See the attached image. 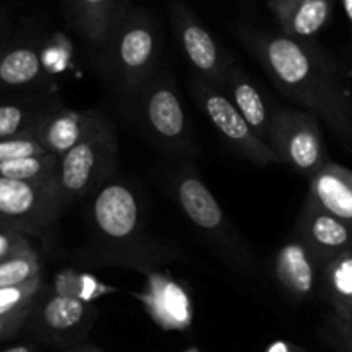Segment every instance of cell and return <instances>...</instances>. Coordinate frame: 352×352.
<instances>
[{"instance_id":"obj_1","label":"cell","mask_w":352,"mask_h":352,"mask_svg":"<svg viewBox=\"0 0 352 352\" xmlns=\"http://www.w3.org/2000/svg\"><path fill=\"white\" fill-rule=\"evenodd\" d=\"M239 38L280 91L352 146V96L342 69L325 52L309 40L253 28H239Z\"/></svg>"},{"instance_id":"obj_2","label":"cell","mask_w":352,"mask_h":352,"mask_svg":"<svg viewBox=\"0 0 352 352\" xmlns=\"http://www.w3.org/2000/svg\"><path fill=\"white\" fill-rule=\"evenodd\" d=\"M160 33L150 14L127 10L102 52V65L110 81L131 98L157 72Z\"/></svg>"},{"instance_id":"obj_3","label":"cell","mask_w":352,"mask_h":352,"mask_svg":"<svg viewBox=\"0 0 352 352\" xmlns=\"http://www.w3.org/2000/svg\"><path fill=\"white\" fill-rule=\"evenodd\" d=\"M172 182L175 199L196 230L201 232L234 267L246 274H253L256 263L250 248L236 232L205 182L192 172H177Z\"/></svg>"},{"instance_id":"obj_4","label":"cell","mask_w":352,"mask_h":352,"mask_svg":"<svg viewBox=\"0 0 352 352\" xmlns=\"http://www.w3.org/2000/svg\"><path fill=\"white\" fill-rule=\"evenodd\" d=\"M129 100L136 107L134 112L141 127L155 144L175 157L195 153L189 120L170 76L157 71Z\"/></svg>"},{"instance_id":"obj_5","label":"cell","mask_w":352,"mask_h":352,"mask_svg":"<svg viewBox=\"0 0 352 352\" xmlns=\"http://www.w3.org/2000/svg\"><path fill=\"white\" fill-rule=\"evenodd\" d=\"M89 213L96 237L107 251L143 250L140 244L144 226L143 199L129 182L113 177L107 181L93 196Z\"/></svg>"},{"instance_id":"obj_6","label":"cell","mask_w":352,"mask_h":352,"mask_svg":"<svg viewBox=\"0 0 352 352\" xmlns=\"http://www.w3.org/2000/svg\"><path fill=\"white\" fill-rule=\"evenodd\" d=\"M117 136L109 126L58 158L57 189L64 210L95 195L112 179L117 168Z\"/></svg>"},{"instance_id":"obj_7","label":"cell","mask_w":352,"mask_h":352,"mask_svg":"<svg viewBox=\"0 0 352 352\" xmlns=\"http://www.w3.org/2000/svg\"><path fill=\"white\" fill-rule=\"evenodd\" d=\"M270 148L282 164H289L309 179L329 162L320 119L309 110L275 109L270 124Z\"/></svg>"},{"instance_id":"obj_8","label":"cell","mask_w":352,"mask_h":352,"mask_svg":"<svg viewBox=\"0 0 352 352\" xmlns=\"http://www.w3.org/2000/svg\"><path fill=\"white\" fill-rule=\"evenodd\" d=\"M62 212L57 186L0 177V222L17 234H50Z\"/></svg>"},{"instance_id":"obj_9","label":"cell","mask_w":352,"mask_h":352,"mask_svg":"<svg viewBox=\"0 0 352 352\" xmlns=\"http://www.w3.org/2000/svg\"><path fill=\"white\" fill-rule=\"evenodd\" d=\"M189 89L201 112L208 117L212 126L222 134L223 140L239 155L253 162L258 167L270 164H282L274 150L254 134L239 110L234 107L229 96L217 86L210 85L199 76H192Z\"/></svg>"},{"instance_id":"obj_10","label":"cell","mask_w":352,"mask_h":352,"mask_svg":"<svg viewBox=\"0 0 352 352\" xmlns=\"http://www.w3.org/2000/svg\"><path fill=\"white\" fill-rule=\"evenodd\" d=\"M170 23L196 76L223 89L227 72L234 65L232 58L182 2H172Z\"/></svg>"},{"instance_id":"obj_11","label":"cell","mask_w":352,"mask_h":352,"mask_svg":"<svg viewBox=\"0 0 352 352\" xmlns=\"http://www.w3.org/2000/svg\"><path fill=\"white\" fill-rule=\"evenodd\" d=\"M112 126L96 110H71L55 107L38 124L33 140L41 144L47 153L60 158L98 131Z\"/></svg>"},{"instance_id":"obj_12","label":"cell","mask_w":352,"mask_h":352,"mask_svg":"<svg viewBox=\"0 0 352 352\" xmlns=\"http://www.w3.org/2000/svg\"><path fill=\"white\" fill-rule=\"evenodd\" d=\"M95 315V308L82 299L54 294L36 313L38 336L45 342L71 349L88 332Z\"/></svg>"},{"instance_id":"obj_13","label":"cell","mask_w":352,"mask_h":352,"mask_svg":"<svg viewBox=\"0 0 352 352\" xmlns=\"http://www.w3.org/2000/svg\"><path fill=\"white\" fill-rule=\"evenodd\" d=\"M298 236L320 265L352 250V222L325 212L309 198L299 217Z\"/></svg>"},{"instance_id":"obj_14","label":"cell","mask_w":352,"mask_h":352,"mask_svg":"<svg viewBox=\"0 0 352 352\" xmlns=\"http://www.w3.org/2000/svg\"><path fill=\"white\" fill-rule=\"evenodd\" d=\"M67 17L79 36L103 50L127 12L122 0H65Z\"/></svg>"},{"instance_id":"obj_15","label":"cell","mask_w":352,"mask_h":352,"mask_svg":"<svg viewBox=\"0 0 352 352\" xmlns=\"http://www.w3.org/2000/svg\"><path fill=\"white\" fill-rule=\"evenodd\" d=\"M223 91L229 96L230 102L234 103L241 116L246 119L251 129L254 131L258 138L263 141L265 144L270 146V124H272V113L274 110H268L267 102H265L263 95L260 89L254 86L250 76L234 64L229 69L226 78V85H223Z\"/></svg>"},{"instance_id":"obj_16","label":"cell","mask_w":352,"mask_h":352,"mask_svg":"<svg viewBox=\"0 0 352 352\" xmlns=\"http://www.w3.org/2000/svg\"><path fill=\"white\" fill-rule=\"evenodd\" d=\"M308 198L325 212L352 222V170L329 160L309 179Z\"/></svg>"},{"instance_id":"obj_17","label":"cell","mask_w":352,"mask_h":352,"mask_svg":"<svg viewBox=\"0 0 352 352\" xmlns=\"http://www.w3.org/2000/svg\"><path fill=\"white\" fill-rule=\"evenodd\" d=\"M268 7L282 34L294 40L315 36L330 17L329 0H270Z\"/></svg>"},{"instance_id":"obj_18","label":"cell","mask_w":352,"mask_h":352,"mask_svg":"<svg viewBox=\"0 0 352 352\" xmlns=\"http://www.w3.org/2000/svg\"><path fill=\"white\" fill-rule=\"evenodd\" d=\"M274 274L289 294L302 299L316 284V260L301 241H291L275 256Z\"/></svg>"},{"instance_id":"obj_19","label":"cell","mask_w":352,"mask_h":352,"mask_svg":"<svg viewBox=\"0 0 352 352\" xmlns=\"http://www.w3.org/2000/svg\"><path fill=\"white\" fill-rule=\"evenodd\" d=\"M55 107L54 100L0 103V141L33 138L38 124Z\"/></svg>"},{"instance_id":"obj_20","label":"cell","mask_w":352,"mask_h":352,"mask_svg":"<svg viewBox=\"0 0 352 352\" xmlns=\"http://www.w3.org/2000/svg\"><path fill=\"white\" fill-rule=\"evenodd\" d=\"M45 76L40 54L31 45L7 47L0 58V88H23L41 81Z\"/></svg>"},{"instance_id":"obj_21","label":"cell","mask_w":352,"mask_h":352,"mask_svg":"<svg viewBox=\"0 0 352 352\" xmlns=\"http://www.w3.org/2000/svg\"><path fill=\"white\" fill-rule=\"evenodd\" d=\"M323 289L333 315L352 325V253L339 254L322 265Z\"/></svg>"},{"instance_id":"obj_22","label":"cell","mask_w":352,"mask_h":352,"mask_svg":"<svg viewBox=\"0 0 352 352\" xmlns=\"http://www.w3.org/2000/svg\"><path fill=\"white\" fill-rule=\"evenodd\" d=\"M58 158L50 153L0 162V177L57 186Z\"/></svg>"},{"instance_id":"obj_23","label":"cell","mask_w":352,"mask_h":352,"mask_svg":"<svg viewBox=\"0 0 352 352\" xmlns=\"http://www.w3.org/2000/svg\"><path fill=\"white\" fill-rule=\"evenodd\" d=\"M34 278H40V263L31 248L12 254L0 263V289L17 287Z\"/></svg>"},{"instance_id":"obj_24","label":"cell","mask_w":352,"mask_h":352,"mask_svg":"<svg viewBox=\"0 0 352 352\" xmlns=\"http://www.w3.org/2000/svg\"><path fill=\"white\" fill-rule=\"evenodd\" d=\"M40 287V278H34L24 285L0 289V315H9V313L30 308Z\"/></svg>"},{"instance_id":"obj_25","label":"cell","mask_w":352,"mask_h":352,"mask_svg":"<svg viewBox=\"0 0 352 352\" xmlns=\"http://www.w3.org/2000/svg\"><path fill=\"white\" fill-rule=\"evenodd\" d=\"M47 151L41 148L38 141L33 138H19V140H3L0 141V162L14 160V158L36 157L45 155Z\"/></svg>"},{"instance_id":"obj_26","label":"cell","mask_w":352,"mask_h":352,"mask_svg":"<svg viewBox=\"0 0 352 352\" xmlns=\"http://www.w3.org/2000/svg\"><path fill=\"white\" fill-rule=\"evenodd\" d=\"M325 337L339 352H352V325L339 316L330 315L327 320Z\"/></svg>"},{"instance_id":"obj_27","label":"cell","mask_w":352,"mask_h":352,"mask_svg":"<svg viewBox=\"0 0 352 352\" xmlns=\"http://www.w3.org/2000/svg\"><path fill=\"white\" fill-rule=\"evenodd\" d=\"M30 315L31 306L30 308L21 309V311L9 313V315H0V340H6L9 339V337L16 336Z\"/></svg>"},{"instance_id":"obj_28","label":"cell","mask_w":352,"mask_h":352,"mask_svg":"<svg viewBox=\"0 0 352 352\" xmlns=\"http://www.w3.org/2000/svg\"><path fill=\"white\" fill-rule=\"evenodd\" d=\"M30 244L17 232H0V263L19 251L28 250Z\"/></svg>"},{"instance_id":"obj_29","label":"cell","mask_w":352,"mask_h":352,"mask_svg":"<svg viewBox=\"0 0 352 352\" xmlns=\"http://www.w3.org/2000/svg\"><path fill=\"white\" fill-rule=\"evenodd\" d=\"M268 352H305V351H301L299 347L292 346V344H287V342H275L274 346H270Z\"/></svg>"},{"instance_id":"obj_30","label":"cell","mask_w":352,"mask_h":352,"mask_svg":"<svg viewBox=\"0 0 352 352\" xmlns=\"http://www.w3.org/2000/svg\"><path fill=\"white\" fill-rule=\"evenodd\" d=\"M7 31H9V17H7L6 10L0 9V43L6 41Z\"/></svg>"},{"instance_id":"obj_31","label":"cell","mask_w":352,"mask_h":352,"mask_svg":"<svg viewBox=\"0 0 352 352\" xmlns=\"http://www.w3.org/2000/svg\"><path fill=\"white\" fill-rule=\"evenodd\" d=\"M2 352H34V347L30 346V344H17V346L7 347V349Z\"/></svg>"},{"instance_id":"obj_32","label":"cell","mask_w":352,"mask_h":352,"mask_svg":"<svg viewBox=\"0 0 352 352\" xmlns=\"http://www.w3.org/2000/svg\"><path fill=\"white\" fill-rule=\"evenodd\" d=\"M69 352H103V351H100L98 347H95V346H88V344H86V346H74V347H71V349H69Z\"/></svg>"},{"instance_id":"obj_33","label":"cell","mask_w":352,"mask_h":352,"mask_svg":"<svg viewBox=\"0 0 352 352\" xmlns=\"http://www.w3.org/2000/svg\"><path fill=\"white\" fill-rule=\"evenodd\" d=\"M6 48H7L6 41H3V43H0V58H2V55H3V52H6Z\"/></svg>"},{"instance_id":"obj_34","label":"cell","mask_w":352,"mask_h":352,"mask_svg":"<svg viewBox=\"0 0 352 352\" xmlns=\"http://www.w3.org/2000/svg\"><path fill=\"white\" fill-rule=\"evenodd\" d=\"M351 253H352V250H351Z\"/></svg>"}]
</instances>
